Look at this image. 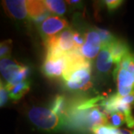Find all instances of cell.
<instances>
[{
    "label": "cell",
    "instance_id": "cell-16",
    "mask_svg": "<svg viewBox=\"0 0 134 134\" xmlns=\"http://www.w3.org/2000/svg\"><path fill=\"white\" fill-rule=\"evenodd\" d=\"M92 132L93 134H132L127 130L119 129L110 125L96 127L92 130Z\"/></svg>",
    "mask_w": 134,
    "mask_h": 134
},
{
    "label": "cell",
    "instance_id": "cell-24",
    "mask_svg": "<svg viewBox=\"0 0 134 134\" xmlns=\"http://www.w3.org/2000/svg\"><path fill=\"white\" fill-rule=\"evenodd\" d=\"M120 99L125 104H129L131 107L133 105L134 106V91L125 97H120Z\"/></svg>",
    "mask_w": 134,
    "mask_h": 134
},
{
    "label": "cell",
    "instance_id": "cell-17",
    "mask_svg": "<svg viewBox=\"0 0 134 134\" xmlns=\"http://www.w3.org/2000/svg\"><path fill=\"white\" fill-rule=\"evenodd\" d=\"M96 29L100 37L101 47L102 46H110L112 43L115 42L117 40L115 36L111 32H110L109 31H107L106 29H99L97 27H96Z\"/></svg>",
    "mask_w": 134,
    "mask_h": 134
},
{
    "label": "cell",
    "instance_id": "cell-14",
    "mask_svg": "<svg viewBox=\"0 0 134 134\" xmlns=\"http://www.w3.org/2000/svg\"><path fill=\"white\" fill-rule=\"evenodd\" d=\"M50 109L58 115L63 118L68 117L69 110L68 104L65 97L62 96H57L52 101Z\"/></svg>",
    "mask_w": 134,
    "mask_h": 134
},
{
    "label": "cell",
    "instance_id": "cell-1",
    "mask_svg": "<svg viewBox=\"0 0 134 134\" xmlns=\"http://www.w3.org/2000/svg\"><path fill=\"white\" fill-rule=\"evenodd\" d=\"M68 66L63 75L64 84L72 91H85L92 86L91 63L81 54L75 52L67 55Z\"/></svg>",
    "mask_w": 134,
    "mask_h": 134
},
{
    "label": "cell",
    "instance_id": "cell-3",
    "mask_svg": "<svg viewBox=\"0 0 134 134\" xmlns=\"http://www.w3.org/2000/svg\"><path fill=\"white\" fill-rule=\"evenodd\" d=\"M72 112V121L77 127L92 130L96 127L108 125V119L103 110L97 107Z\"/></svg>",
    "mask_w": 134,
    "mask_h": 134
},
{
    "label": "cell",
    "instance_id": "cell-21",
    "mask_svg": "<svg viewBox=\"0 0 134 134\" xmlns=\"http://www.w3.org/2000/svg\"><path fill=\"white\" fill-rule=\"evenodd\" d=\"M73 40L75 43V48L77 52H80L81 48L85 42V37L83 34L80 33L76 30H73Z\"/></svg>",
    "mask_w": 134,
    "mask_h": 134
},
{
    "label": "cell",
    "instance_id": "cell-9",
    "mask_svg": "<svg viewBox=\"0 0 134 134\" xmlns=\"http://www.w3.org/2000/svg\"><path fill=\"white\" fill-rule=\"evenodd\" d=\"M2 5L8 15L17 20L29 18L27 1L25 0H6Z\"/></svg>",
    "mask_w": 134,
    "mask_h": 134
},
{
    "label": "cell",
    "instance_id": "cell-10",
    "mask_svg": "<svg viewBox=\"0 0 134 134\" xmlns=\"http://www.w3.org/2000/svg\"><path fill=\"white\" fill-rule=\"evenodd\" d=\"M27 7L29 19L32 20L35 24L41 25L50 16V11L43 1H27Z\"/></svg>",
    "mask_w": 134,
    "mask_h": 134
},
{
    "label": "cell",
    "instance_id": "cell-22",
    "mask_svg": "<svg viewBox=\"0 0 134 134\" xmlns=\"http://www.w3.org/2000/svg\"><path fill=\"white\" fill-rule=\"evenodd\" d=\"M8 98H10L8 91L5 86V83H2V81H1V86H0V105H1V107H2L3 106L6 104V103L8 100Z\"/></svg>",
    "mask_w": 134,
    "mask_h": 134
},
{
    "label": "cell",
    "instance_id": "cell-13",
    "mask_svg": "<svg viewBox=\"0 0 134 134\" xmlns=\"http://www.w3.org/2000/svg\"><path fill=\"white\" fill-rule=\"evenodd\" d=\"M5 86L9 93L10 98L13 100H18L29 92L31 88V82L29 80H25L14 86L5 85Z\"/></svg>",
    "mask_w": 134,
    "mask_h": 134
},
{
    "label": "cell",
    "instance_id": "cell-25",
    "mask_svg": "<svg viewBox=\"0 0 134 134\" xmlns=\"http://www.w3.org/2000/svg\"><path fill=\"white\" fill-rule=\"evenodd\" d=\"M66 2H67L68 4L71 6H73L74 8L75 7H80L81 5V1H77V0H75V1H66Z\"/></svg>",
    "mask_w": 134,
    "mask_h": 134
},
{
    "label": "cell",
    "instance_id": "cell-15",
    "mask_svg": "<svg viewBox=\"0 0 134 134\" xmlns=\"http://www.w3.org/2000/svg\"><path fill=\"white\" fill-rule=\"evenodd\" d=\"M48 10L53 14L62 16L66 11L65 2L60 0H46L43 1Z\"/></svg>",
    "mask_w": 134,
    "mask_h": 134
},
{
    "label": "cell",
    "instance_id": "cell-12",
    "mask_svg": "<svg viewBox=\"0 0 134 134\" xmlns=\"http://www.w3.org/2000/svg\"><path fill=\"white\" fill-rule=\"evenodd\" d=\"M110 51L113 63L118 65L125 56L130 54L129 46L122 40L117 39L110 46Z\"/></svg>",
    "mask_w": 134,
    "mask_h": 134
},
{
    "label": "cell",
    "instance_id": "cell-18",
    "mask_svg": "<svg viewBox=\"0 0 134 134\" xmlns=\"http://www.w3.org/2000/svg\"><path fill=\"white\" fill-rule=\"evenodd\" d=\"M108 122L110 123V126L114 127H119L122 125L126 123V118L124 113L121 112H114L107 116Z\"/></svg>",
    "mask_w": 134,
    "mask_h": 134
},
{
    "label": "cell",
    "instance_id": "cell-5",
    "mask_svg": "<svg viewBox=\"0 0 134 134\" xmlns=\"http://www.w3.org/2000/svg\"><path fill=\"white\" fill-rule=\"evenodd\" d=\"M67 54L59 55L46 54V59L42 66V72L48 78L62 77L68 66Z\"/></svg>",
    "mask_w": 134,
    "mask_h": 134
},
{
    "label": "cell",
    "instance_id": "cell-23",
    "mask_svg": "<svg viewBox=\"0 0 134 134\" xmlns=\"http://www.w3.org/2000/svg\"><path fill=\"white\" fill-rule=\"evenodd\" d=\"M122 2H123L121 0H106L104 1V4L110 11H113L114 10L117 9L120 5L122 4Z\"/></svg>",
    "mask_w": 134,
    "mask_h": 134
},
{
    "label": "cell",
    "instance_id": "cell-6",
    "mask_svg": "<svg viewBox=\"0 0 134 134\" xmlns=\"http://www.w3.org/2000/svg\"><path fill=\"white\" fill-rule=\"evenodd\" d=\"M69 28L67 21L57 15H50L39 26L42 37L45 40L54 37Z\"/></svg>",
    "mask_w": 134,
    "mask_h": 134
},
{
    "label": "cell",
    "instance_id": "cell-26",
    "mask_svg": "<svg viewBox=\"0 0 134 134\" xmlns=\"http://www.w3.org/2000/svg\"><path fill=\"white\" fill-rule=\"evenodd\" d=\"M133 134H134V133H133Z\"/></svg>",
    "mask_w": 134,
    "mask_h": 134
},
{
    "label": "cell",
    "instance_id": "cell-11",
    "mask_svg": "<svg viewBox=\"0 0 134 134\" xmlns=\"http://www.w3.org/2000/svg\"><path fill=\"white\" fill-rule=\"evenodd\" d=\"M113 63L110 46H102L96 60L97 70L101 75H107L110 72Z\"/></svg>",
    "mask_w": 134,
    "mask_h": 134
},
{
    "label": "cell",
    "instance_id": "cell-20",
    "mask_svg": "<svg viewBox=\"0 0 134 134\" xmlns=\"http://www.w3.org/2000/svg\"><path fill=\"white\" fill-rule=\"evenodd\" d=\"M12 49V41L10 40H4L0 45V57L1 59L8 58L11 53Z\"/></svg>",
    "mask_w": 134,
    "mask_h": 134
},
{
    "label": "cell",
    "instance_id": "cell-19",
    "mask_svg": "<svg viewBox=\"0 0 134 134\" xmlns=\"http://www.w3.org/2000/svg\"><path fill=\"white\" fill-rule=\"evenodd\" d=\"M115 66H119L121 69H125L134 75V55L132 54L131 53L128 54Z\"/></svg>",
    "mask_w": 134,
    "mask_h": 134
},
{
    "label": "cell",
    "instance_id": "cell-7",
    "mask_svg": "<svg viewBox=\"0 0 134 134\" xmlns=\"http://www.w3.org/2000/svg\"><path fill=\"white\" fill-rule=\"evenodd\" d=\"M84 34L85 42L80 50V53L83 58L90 60L96 58L101 49V40L96 27L90 28Z\"/></svg>",
    "mask_w": 134,
    "mask_h": 134
},
{
    "label": "cell",
    "instance_id": "cell-4",
    "mask_svg": "<svg viewBox=\"0 0 134 134\" xmlns=\"http://www.w3.org/2000/svg\"><path fill=\"white\" fill-rule=\"evenodd\" d=\"M0 70L6 86H14L24 81L30 75L29 67L11 60L9 58L1 59Z\"/></svg>",
    "mask_w": 134,
    "mask_h": 134
},
{
    "label": "cell",
    "instance_id": "cell-8",
    "mask_svg": "<svg viewBox=\"0 0 134 134\" xmlns=\"http://www.w3.org/2000/svg\"><path fill=\"white\" fill-rule=\"evenodd\" d=\"M113 77L117 84V94L125 97L134 91V75L125 69L115 66Z\"/></svg>",
    "mask_w": 134,
    "mask_h": 134
},
{
    "label": "cell",
    "instance_id": "cell-2",
    "mask_svg": "<svg viewBox=\"0 0 134 134\" xmlns=\"http://www.w3.org/2000/svg\"><path fill=\"white\" fill-rule=\"evenodd\" d=\"M30 121L39 129L46 132H58L64 128L65 119L54 113L51 109L34 107L29 112Z\"/></svg>",
    "mask_w": 134,
    "mask_h": 134
}]
</instances>
